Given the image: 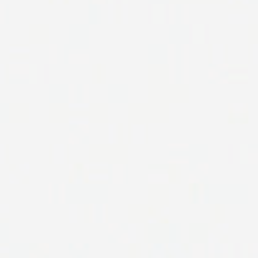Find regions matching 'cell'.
Returning <instances> with one entry per match:
<instances>
[{"mask_svg": "<svg viewBox=\"0 0 258 258\" xmlns=\"http://www.w3.org/2000/svg\"><path fill=\"white\" fill-rule=\"evenodd\" d=\"M229 78H230V79H234V81H247V79H248V77H247L246 74H239V73L230 74Z\"/></svg>", "mask_w": 258, "mask_h": 258, "instance_id": "obj_1", "label": "cell"}]
</instances>
